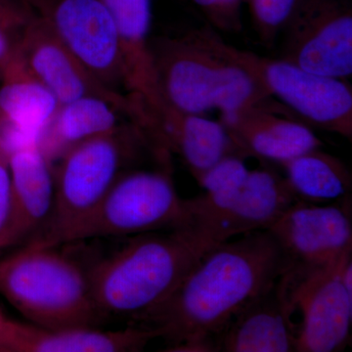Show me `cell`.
Returning <instances> with one entry per match:
<instances>
[{"label": "cell", "mask_w": 352, "mask_h": 352, "mask_svg": "<svg viewBox=\"0 0 352 352\" xmlns=\"http://www.w3.org/2000/svg\"><path fill=\"white\" fill-rule=\"evenodd\" d=\"M206 252L180 229L129 237L112 256L89 267L92 296L102 318L124 317L140 323Z\"/></svg>", "instance_id": "3957f363"}, {"label": "cell", "mask_w": 352, "mask_h": 352, "mask_svg": "<svg viewBox=\"0 0 352 352\" xmlns=\"http://www.w3.org/2000/svg\"><path fill=\"white\" fill-rule=\"evenodd\" d=\"M32 11L100 82L124 87L115 23L102 0H32Z\"/></svg>", "instance_id": "7c38bea8"}, {"label": "cell", "mask_w": 352, "mask_h": 352, "mask_svg": "<svg viewBox=\"0 0 352 352\" xmlns=\"http://www.w3.org/2000/svg\"><path fill=\"white\" fill-rule=\"evenodd\" d=\"M295 308L283 276L215 337L219 352H296Z\"/></svg>", "instance_id": "5bb4252c"}, {"label": "cell", "mask_w": 352, "mask_h": 352, "mask_svg": "<svg viewBox=\"0 0 352 352\" xmlns=\"http://www.w3.org/2000/svg\"><path fill=\"white\" fill-rule=\"evenodd\" d=\"M351 258L287 284L292 305L302 314L296 352H337L349 346L352 294L342 283V270Z\"/></svg>", "instance_id": "4fadbf2b"}, {"label": "cell", "mask_w": 352, "mask_h": 352, "mask_svg": "<svg viewBox=\"0 0 352 352\" xmlns=\"http://www.w3.org/2000/svg\"><path fill=\"white\" fill-rule=\"evenodd\" d=\"M59 106L18 55L0 71V129L14 144L38 140Z\"/></svg>", "instance_id": "ac0fdd59"}, {"label": "cell", "mask_w": 352, "mask_h": 352, "mask_svg": "<svg viewBox=\"0 0 352 352\" xmlns=\"http://www.w3.org/2000/svg\"><path fill=\"white\" fill-rule=\"evenodd\" d=\"M157 132L164 149L182 157L196 182L222 157H244L221 122L182 112L168 104L157 120Z\"/></svg>", "instance_id": "ffe728a7"}, {"label": "cell", "mask_w": 352, "mask_h": 352, "mask_svg": "<svg viewBox=\"0 0 352 352\" xmlns=\"http://www.w3.org/2000/svg\"><path fill=\"white\" fill-rule=\"evenodd\" d=\"M146 149L163 162L147 132L131 122L67 150L53 164L55 204L50 223L27 244L43 242L82 219Z\"/></svg>", "instance_id": "5b68a950"}, {"label": "cell", "mask_w": 352, "mask_h": 352, "mask_svg": "<svg viewBox=\"0 0 352 352\" xmlns=\"http://www.w3.org/2000/svg\"><path fill=\"white\" fill-rule=\"evenodd\" d=\"M16 321L8 318L0 310V352H10Z\"/></svg>", "instance_id": "83f0119b"}, {"label": "cell", "mask_w": 352, "mask_h": 352, "mask_svg": "<svg viewBox=\"0 0 352 352\" xmlns=\"http://www.w3.org/2000/svg\"><path fill=\"white\" fill-rule=\"evenodd\" d=\"M0 295L38 327H97L103 321L89 267L56 247L25 245L0 259Z\"/></svg>", "instance_id": "277c9868"}, {"label": "cell", "mask_w": 352, "mask_h": 352, "mask_svg": "<svg viewBox=\"0 0 352 352\" xmlns=\"http://www.w3.org/2000/svg\"><path fill=\"white\" fill-rule=\"evenodd\" d=\"M217 32L238 34L242 30L244 0H190Z\"/></svg>", "instance_id": "4316f807"}, {"label": "cell", "mask_w": 352, "mask_h": 352, "mask_svg": "<svg viewBox=\"0 0 352 352\" xmlns=\"http://www.w3.org/2000/svg\"><path fill=\"white\" fill-rule=\"evenodd\" d=\"M9 164L15 203L16 243H29L43 232L52 217L55 204L53 164L36 141L13 150Z\"/></svg>", "instance_id": "e0dca14e"}, {"label": "cell", "mask_w": 352, "mask_h": 352, "mask_svg": "<svg viewBox=\"0 0 352 352\" xmlns=\"http://www.w3.org/2000/svg\"><path fill=\"white\" fill-rule=\"evenodd\" d=\"M285 180L296 200L312 204L333 203L351 195L352 177L339 157L309 150L279 164Z\"/></svg>", "instance_id": "7402d4cb"}, {"label": "cell", "mask_w": 352, "mask_h": 352, "mask_svg": "<svg viewBox=\"0 0 352 352\" xmlns=\"http://www.w3.org/2000/svg\"><path fill=\"white\" fill-rule=\"evenodd\" d=\"M157 338L156 329L145 325L104 331L85 326L44 329L16 321L10 352H138Z\"/></svg>", "instance_id": "d6986e66"}, {"label": "cell", "mask_w": 352, "mask_h": 352, "mask_svg": "<svg viewBox=\"0 0 352 352\" xmlns=\"http://www.w3.org/2000/svg\"><path fill=\"white\" fill-rule=\"evenodd\" d=\"M9 159L10 153L0 143V250L17 245L15 203Z\"/></svg>", "instance_id": "484cf974"}, {"label": "cell", "mask_w": 352, "mask_h": 352, "mask_svg": "<svg viewBox=\"0 0 352 352\" xmlns=\"http://www.w3.org/2000/svg\"><path fill=\"white\" fill-rule=\"evenodd\" d=\"M351 197L333 203L296 201L267 229L284 259L292 284L352 256Z\"/></svg>", "instance_id": "9c48e42d"}, {"label": "cell", "mask_w": 352, "mask_h": 352, "mask_svg": "<svg viewBox=\"0 0 352 352\" xmlns=\"http://www.w3.org/2000/svg\"><path fill=\"white\" fill-rule=\"evenodd\" d=\"M284 272L272 234L256 231L215 245L141 325L156 329L168 346L214 339L243 308Z\"/></svg>", "instance_id": "6da1fadb"}, {"label": "cell", "mask_w": 352, "mask_h": 352, "mask_svg": "<svg viewBox=\"0 0 352 352\" xmlns=\"http://www.w3.org/2000/svg\"><path fill=\"white\" fill-rule=\"evenodd\" d=\"M219 122L245 157H256L279 164L324 145L309 126L282 116L275 105L221 115Z\"/></svg>", "instance_id": "9a60e30c"}, {"label": "cell", "mask_w": 352, "mask_h": 352, "mask_svg": "<svg viewBox=\"0 0 352 352\" xmlns=\"http://www.w3.org/2000/svg\"><path fill=\"white\" fill-rule=\"evenodd\" d=\"M170 168L126 171L82 219L32 245L58 247L94 238L133 237L182 228L186 219L184 199L178 195Z\"/></svg>", "instance_id": "8992f818"}, {"label": "cell", "mask_w": 352, "mask_h": 352, "mask_svg": "<svg viewBox=\"0 0 352 352\" xmlns=\"http://www.w3.org/2000/svg\"><path fill=\"white\" fill-rule=\"evenodd\" d=\"M32 15L31 9L18 6L12 0H0V71L17 55Z\"/></svg>", "instance_id": "cb8c5ba5"}, {"label": "cell", "mask_w": 352, "mask_h": 352, "mask_svg": "<svg viewBox=\"0 0 352 352\" xmlns=\"http://www.w3.org/2000/svg\"><path fill=\"white\" fill-rule=\"evenodd\" d=\"M296 201L284 176L250 170L240 188L184 199L186 219L179 229L208 252L226 241L266 230Z\"/></svg>", "instance_id": "52a82bcc"}, {"label": "cell", "mask_w": 352, "mask_h": 352, "mask_svg": "<svg viewBox=\"0 0 352 352\" xmlns=\"http://www.w3.org/2000/svg\"><path fill=\"white\" fill-rule=\"evenodd\" d=\"M244 157L232 154L222 157L197 180L205 193L217 194L240 188L249 175Z\"/></svg>", "instance_id": "d4e9b609"}, {"label": "cell", "mask_w": 352, "mask_h": 352, "mask_svg": "<svg viewBox=\"0 0 352 352\" xmlns=\"http://www.w3.org/2000/svg\"><path fill=\"white\" fill-rule=\"evenodd\" d=\"M17 55L30 73L54 94L60 105L82 97H99L117 106L143 129L149 126L147 116L135 102L100 82L34 13Z\"/></svg>", "instance_id": "8fae6325"}, {"label": "cell", "mask_w": 352, "mask_h": 352, "mask_svg": "<svg viewBox=\"0 0 352 352\" xmlns=\"http://www.w3.org/2000/svg\"><path fill=\"white\" fill-rule=\"evenodd\" d=\"M226 43L210 25L151 39L153 68L164 103L198 115L270 105V95L228 54Z\"/></svg>", "instance_id": "7a4b0ae2"}, {"label": "cell", "mask_w": 352, "mask_h": 352, "mask_svg": "<svg viewBox=\"0 0 352 352\" xmlns=\"http://www.w3.org/2000/svg\"><path fill=\"white\" fill-rule=\"evenodd\" d=\"M112 16L119 38L124 88L149 116L163 110L150 53L152 0H102Z\"/></svg>", "instance_id": "2e32d148"}, {"label": "cell", "mask_w": 352, "mask_h": 352, "mask_svg": "<svg viewBox=\"0 0 352 352\" xmlns=\"http://www.w3.org/2000/svg\"><path fill=\"white\" fill-rule=\"evenodd\" d=\"M300 0H244L261 43L272 47L296 12Z\"/></svg>", "instance_id": "603a6c76"}, {"label": "cell", "mask_w": 352, "mask_h": 352, "mask_svg": "<svg viewBox=\"0 0 352 352\" xmlns=\"http://www.w3.org/2000/svg\"><path fill=\"white\" fill-rule=\"evenodd\" d=\"M226 48L271 98L280 99L303 124L351 141L352 89L346 80L316 75L280 58L261 56L227 43Z\"/></svg>", "instance_id": "ba28073f"}, {"label": "cell", "mask_w": 352, "mask_h": 352, "mask_svg": "<svg viewBox=\"0 0 352 352\" xmlns=\"http://www.w3.org/2000/svg\"><path fill=\"white\" fill-rule=\"evenodd\" d=\"M120 115L126 116L105 99L82 97L60 105L36 142L53 164L74 145L119 129Z\"/></svg>", "instance_id": "44dd1931"}, {"label": "cell", "mask_w": 352, "mask_h": 352, "mask_svg": "<svg viewBox=\"0 0 352 352\" xmlns=\"http://www.w3.org/2000/svg\"><path fill=\"white\" fill-rule=\"evenodd\" d=\"M282 34L280 59L316 75H352L349 0H300Z\"/></svg>", "instance_id": "30bf717a"}]
</instances>
